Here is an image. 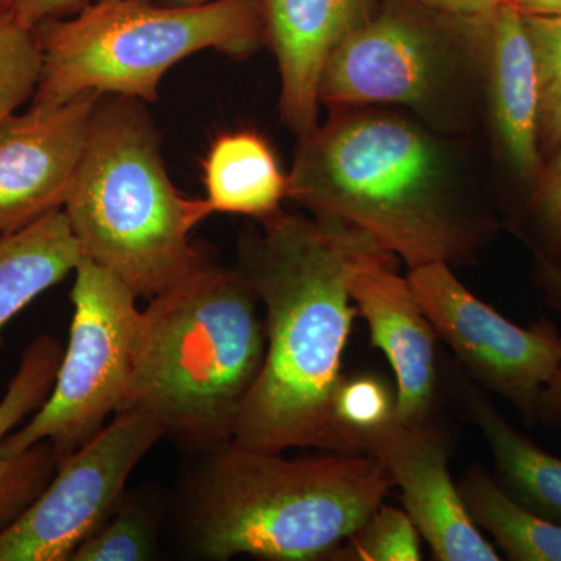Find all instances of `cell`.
<instances>
[{
	"label": "cell",
	"instance_id": "cell-9",
	"mask_svg": "<svg viewBox=\"0 0 561 561\" xmlns=\"http://www.w3.org/2000/svg\"><path fill=\"white\" fill-rule=\"evenodd\" d=\"M409 284L456 364L482 389L511 402L527 427L561 364V334L551 320L524 328L468 290L448 262L409 268Z\"/></svg>",
	"mask_w": 561,
	"mask_h": 561
},
{
	"label": "cell",
	"instance_id": "cell-15",
	"mask_svg": "<svg viewBox=\"0 0 561 561\" xmlns=\"http://www.w3.org/2000/svg\"><path fill=\"white\" fill-rule=\"evenodd\" d=\"M489 54L491 121L505 160L531 184L545 165L540 142V81L523 16L501 5L482 21Z\"/></svg>",
	"mask_w": 561,
	"mask_h": 561
},
{
	"label": "cell",
	"instance_id": "cell-8",
	"mask_svg": "<svg viewBox=\"0 0 561 561\" xmlns=\"http://www.w3.org/2000/svg\"><path fill=\"white\" fill-rule=\"evenodd\" d=\"M162 437L149 413L117 412L94 438L58 460L46 489L0 529V561H70L116 511L131 472Z\"/></svg>",
	"mask_w": 561,
	"mask_h": 561
},
{
	"label": "cell",
	"instance_id": "cell-12",
	"mask_svg": "<svg viewBox=\"0 0 561 561\" xmlns=\"http://www.w3.org/2000/svg\"><path fill=\"white\" fill-rule=\"evenodd\" d=\"M351 300L367 321L373 346L389 360L397 389V420L421 424L437 419L443 397L438 335L413 295L408 276L397 272V256L368 251L351 268Z\"/></svg>",
	"mask_w": 561,
	"mask_h": 561
},
{
	"label": "cell",
	"instance_id": "cell-20",
	"mask_svg": "<svg viewBox=\"0 0 561 561\" xmlns=\"http://www.w3.org/2000/svg\"><path fill=\"white\" fill-rule=\"evenodd\" d=\"M457 485L472 522L508 560L561 561V526L512 500L481 465L468 468Z\"/></svg>",
	"mask_w": 561,
	"mask_h": 561
},
{
	"label": "cell",
	"instance_id": "cell-10",
	"mask_svg": "<svg viewBox=\"0 0 561 561\" xmlns=\"http://www.w3.org/2000/svg\"><path fill=\"white\" fill-rule=\"evenodd\" d=\"M426 13L415 0H390L371 10L327 61L320 103L430 105L448 79L451 57L437 18Z\"/></svg>",
	"mask_w": 561,
	"mask_h": 561
},
{
	"label": "cell",
	"instance_id": "cell-14",
	"mask_svg": "<svg viewBox=\"0 0 561 561\" xmlns=\"http://www.w3.org/2000/svg\"><path fill=\"white\" fill-rule=\"evenodd\" d=\"M278 61L280 116L298 138L319 128L321 73L332 51L371 13V0H260Z\"/></svg>",
	"mask_w": 561,
	"mask_h": 561
},
{
	"label": "cell",
	"instance_id": "cell-24",
	"mask_svg": "<svg viewBox=\"0 0 561 561\" xmlns=\"http://www.w3.org/2000/svg\"><path fill=\"white\" fill-rule=\"evenodd\" d=\"M43 51L32 28L0 14V122L35 95Z\"/></svg>",
	"mask_w": 561,
	"mask_h": 561
},
{
	"label": "cell",
	"instance_id": "cell-11",
	"mask_svg": "<svg viewBox=\"0 0 561 561\" xmlns=\"http://www.w3.org/2000/svg\"><path fill=\"white\" fill-rule=\"evenodd\" d=\"M102 95L32 105L0 122V234L62 209Z\"/></svg>",
	"mask_w": 561,
	"mask_h": 561
},
{
	"label": "cell",
	"instance_id": "cell-29",
	"mask_svg": "<svg viewBox=\"0 0 561 561\" xmlns=\"http://www.w3.org/2000/svg\"><path fill=\"white\" fill-rule=\"evenodd\" d=\"M442 16L461 21H482L502 5V0H415Z\"/></svg>",
	"mask_w": 561,
	"mask_h": 561
},
{
	"label": "cell",
	"instance_id": "cell-13",
	"mask_svg": "<svg viewBox=\"0 0 561 561\" xmlns=\"http://www.w3.org/2000/svg\"><path fill=\"white\" fill-rule=\"evenodd\" d=\"M370 454L382 461L402 505L438 561H497L491 545L472 522L449 472V443L437 419L393 424L373 442Z\"/></svg>",
	"mask_w": 561,
	"mask_h": 561
},
{
	"label": "cell",
	"instance_id": "cell-22",
	"mask_svg": "<svg viewBox=\"0 0 561 561\" xmlns=\"http://www.w3.org/2000/svg\"><path fill=\"white\" fill-rule=\"evenodd\" d=\"M421 541L408 512L383 502L339 546L331 561H419L423 559Z\"/></svg>",
	"mask_w": 561,
	"mask_h": 561
},
{
	"label": "cell",
	"instance_id": "cell-5",
	"mask_svg": "<svg viewBox=\"0 0 561 561\" xmlns=\"http://www.w3.org/2000/svg\"><path fill=\"white\" fill-rule=\"evenodd\" d=\"M83 256L151 298L209 257L191 232L213 214L176 190L140 102L105 95L62 206Z\"/></svg>",
	"mask_w": 561,
	"mask_h": 561
},
{
	"label": "cell",
	"instance_id": "cell-17",
	"mask_svg": "<svg viewBox=\"0 0 561 561\" xmlns=\"http://www.w3.org/2000/svg\"><path fill=\"white\" fill-rule=\"evenodd\" d=\"M61 356L60 342L54 335L36 337L22 353L20 367L0 400V529L38 497L57 471L49 443H38L14 457L5 453L3 443L49 398Z\"/></svg>",
	"mask_w": 561,
	"mask_h": 561
},
{
	"label": "cell",
	"instance_id": "cell-31",
	"mask_svg": "<svg viewBox=\"0 0 561 561\" xmlns=\"http://www.w3.org/2000/svg\"><path fill=\"white\" fill-rule=\"evenodd\" d=\"M161 2L173 3V5H195V3H205L209 0H161Z\"/></svg>",
	"mask_w": 561,
	"mask_h": 561
},
{
	"label": "cell",
	"instance_id": "cell-6",
	"mask_svg": "<svg viewBox=\"0 0 561 561\" xmlns=\"http://www.w3.org/2000/svg\"><path fill=\"white\" fill-rule=\"evenodd\" d=\"M43 70L32 105L58 106L83 94L154 102L162 77L203 50L245 58L265 41L260 0H95L35 28Z\"/></svg>",
	"mask_w": 561,
	"mask_h": 561
},
{
	"label": "cell",
	"instance_id": "cell-28",
	"mask_svg": "<svg viewBox=\"0 0 561 561\" xmlns=\"http://www.w3.org/2000/svg\"><path fill=\"white\" fill-rule=\"evenodd\" d=\"M92 2L95 0H5L3 14L35 31L46 22L72 16Z\"/></svg>",
	"mask_w": 561,
	"mask_h": 561
},
{
	"label": "cell",
	"instance_id": "cell-2",
	"mask_svg": "<svg viewBox=\"0 0 561 561\" xmlns=\"http://www.w3.org/2000/svg\"><path fill=\"white\" fill-rule=\"evenodd\" d=\"M287 176V198L367 232L409 268L471 261L493 231L446 180L437 146L398 117L332 119L300 139Z\"/></svg>",
	"mask_w": 561,
	"mask_h": 561
},
{
	"label": "cell",
	"instance_id": "cell-3",
	"mask_svg": "<svg viewBox=\"0 0 561 561\" xmlns=\"http://www.w3.org/2000/svg\"><path fill=\"white\" fill-rule=\"evenodd\" d=\"M287 459L230 442L208 453L186 497V530L202 559L331 560L394 489L373 454Z\"/></svg>",
	"mask_w": 561,
	"mask_h": 561
},
{
	"label": "cell",
	"instance_id": "cell-32",
	"mask_svg": "<svg viewBox=\"0 0 561 561\" xmlns=\"http://www.w3.org/2000/svg\"><path fill=\"white\" fill-rule=\"evenodd\" d=\"M3 2H5V0H0V14H3Z\"/></svg>",
	"mask_w": 561,
	"mask_h": 561
},
{
	"label": "cell",
	"instance_id": "cell-7",
	"mask_svg": "<svg viewBox=\"0 0 561 561\" xmlns=\"http://www.w3.org/2000/svg\"><path fill=\"white\" fill-rule=\"evenodd\" d=\"M70 290L69 341L46 402L3 443L20 456L49 443L61 460L94 438L127 397L142 311L135 291L88 257L77 265Z\"/></svg>",
	"mask_w": 561,
	"mask_h": 561
},
{
	"label": "cell",
	"instance_id": "cell-16",
	"mask_svg": "<svg viewBox=\"0 0 561 561\" xmlns=\"http://www.w3.org/2000/svg\"><path fill=\"white\" fill-rule=\"evenodd\" d=\"M443 389L476 424L489 445L494 481L524 508L561 526V459L541 449L529 435L511 426L485 389L456 360L442 367Z\"/></svg>",
	"mask_w": 561,
	"mask_h": 561
},
{
	"label": "cell",
	"instance_id": "cell-1",
	"mask_svg": "<svg viewBox=\"0 0 561 561\" xmlns=\"http://www.w3.org/2000/svg\"><path fill=\"white\" fill-rule=\"evenodd\" d=\"M260 224L242 239L238 267L264 306L267 348L232 442L268 453L330 451L332 394L359 316L350 272L382 245L343 221L283 209Z\"/></svg>",
	"mask_w": 561,
	"mask_h": 561
},
{
	"label": "cell",
	"instance_id": "cell-30",
	"mask_svg": "<svg viewBox=\"0 0 561 561\" xmlns=\"http://www.w3.org/2000/svg\"><path fill=\"white\" fill-rule=\"evenodd\" d=\"M523 16H561V0H502Z\"/></svg>",
	"mask_w": 561,
	"mask_h": 561
},
{
	"label": "cell",
	"instance_id": "cell-25",
	"mask_svg": "<svg viewBox=\"0 0 561 561\" xmlns=\"http://www.w3.org/2000/svg\"><path fill=\"white\" fill-rule=\"evenodd\" d=\"M523 21L540 81V142L546 157L561 144V16H523Z\"/></svg>",
	"mask_w": 561,
	"mask_h": 561
},
{
	"label": "cell",
	"instance_id": "cell-23",
	"mask_svg": "<svg viewBox=\"0 0 561 561\" xmlns=\"http://www.w3.org/2000/svg\"><path fill=\"white\" fill-rule=\"evenodd\" d=\"M157 551L154 523L146 508L124 497L113 515L87 538L70 561H146Z\"/></svg>",
	"mask_w": 561,
	"mask_h": 561
},
{
	"label": "cell",
	"instance_id": "cell-26",
	"mask_svg": "<svg viewBox=\"0 0 561 561\" xmlns=\"http://www.w3.org/2000/svg\"><path fill=\"white\" fill-rule=\"evenodd\" d=\"M519 230L537 260L561 264V144L531 184Z\"/></svg>",
	"mask_w": 561,
	"mask_h": 561
},
{
	"label": "cell",
	"instance_id": "cell-4",
	"mask_svg": "<svg viewBox=\"0 0 561 561\" xmlns=\"http://www.w3.org/2000/svg\"><path fill=\"white\" fill-rule=\"evenodd\" d=\"M257 306L238 265L210 261L153 295L121 412L149 413L165 437L195 451L232 442L267 348Z\"/></svg>",
	"mask_w": 561,
	"mask_h": 561
},
{
	"label": "cell",
	"instance_id": "cell-21",
	"mask_svg": "<svg viewBox=\"0 0 561 561\" xmlns=\"http://www.w3.org/2000/svg\"><path fill=\"white\" fill-rule=\"evenodd\" d=\"M397 421V389L378 373H343L330 411V451L370 454Z\"/></svg>",
	"mask_w": 561,
	"mask_h": 561
},
{
	"label": "cell",
	"instance_id": "cell-19",
	"mask_svg": "<svg viewBox=\"0 0 561 561\" xmlns=\"http://www.w3.org/2000/svg\"><path fill=\"white\" fill-rule=\"evenodd\" d=\"M81 257L62 209L0 234V334L22 309L76 271Z\"/></svg>",
	"mask_w": 561,
	"mask_h": 561
},
{
	"label": "cell",
	"instance_id": "cell-18",
	"mask_svg": "<svg viewBox=\"0 0 561 561\" xmlns=\"http://www.w3.org/2000/svg\"><path fill=\"white\" fill-rule=\"evenodd\" d=\"M205 201L214 213L238 214L262 221L279 213L289 176L260 133H221L203 160Z\"/></svg>",
	"mask_w": 561,
	"mask_h": 561
},
{
	"label": "cell",
	"instance_id": "cell-27",
	"mask_svg": "<svg viewBox=\"0 0 561 561\" xmlns=\"http://www.w3.org/2000/svg\"><path fill=\"white\" fill-rule=\"evenodd\" d=\"M535 280L551 308L561 312V264L537 260ZM537 419L538 424L561 432V364L551 382L542 390Z\"/></svg>",
	"mask_w": 561,
	"mask_h": 561
}]
</instances>
